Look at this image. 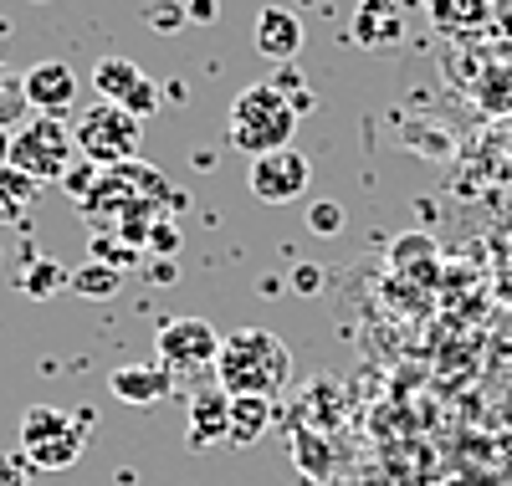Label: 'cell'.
Wrapping results in <instances>:
<instances>
[{"label":"cell","instance_id":"cell-1","mask_svg":"<svg viewBox=\"0 0 512 486\" xmlns=\"http://www.w3.org/2000/svg\"><path fill=\"white\" fill-rule=\"evenodd\" d=\"M169 195L175 190H169V180L154 164L123 159V164L98 169V185L88 190V200H82V215H88L93 231H108V236L144 251V236L159 220V210L169 205Z\"/></svg>","mask_w":512,"mask_h":486},{"label":"cell","instance_id":"cell-2","mask_svg":"<svg viewBox=\"0 0 512 486\" xmlns=\"http://www.w3.org/2000/svg\"><path fill=\"white\" fill-rule=\"evenodd\" d=\"M216 384L231 394H256V400H277L292 384V348L272 328H236L221 338V359H216Z\"/></svg>","mask_w":512,"mask_h":486},{"label":"cell","instance_id":"cell-3","mask_svg":"<svg viewBox=\"0 0 512 486\" xmlns=\"http://www.w3.org/2000/svg\"><path fill=\"white\" fill-rule=\"evenodd\" d=\"M88 430H93V415H72L62 405H31L21 415L16 440L36 471H72L88 456Z\"/></svg>","mask_w":512,"mask_h":486},{"label":"cell","instance_id":"cell-4","mask_svg":"<svg viewBox=\"0 0 512 486\" xmlns=\"http://www.w3.org/2000/svg\"><path fill=\"white\" fill-rule=\"evenodd\" d=\"M297 134V103L282 93L277 82H256L231 103V144L241 154H272L287 149Z\"/></svg>","mask_w":512,"mask_h":486},{"label":"cell","instance_id":"cell-5","mask_svg":"<svg viewBox=\"0 0 512 486\" xmlns=\"http://www.w3.org/2000/svg\"><path fill=\"white\" fill-rule=\"evenodd\" d=\"M82 159L77 149V134L67 118H52V113H31L21 128H11V164L21 174H31L36 185H52V180H67V169Z\"/></svg>","mask_w":512,"mask_h":486},{"label":"cell","instance_id":"cell-6","mask_svg":"<svg viewBox=\"0 0 512 486\" xmlns=\"http://www.w3.org/2000/svg\"><path fill=\"white\" fill-rule=\"evenodd\" d=\"M72 134H77V149L82 159H93V164H123V159H134L139 154V139H144V123L134 113H123L118 103H93L88 113H77L72 123Z\"/></svg>","mask_w":512,"mask_h":486},{"label":"cell","instance_id":"cell-7","mask_svg":"<svg viewBox=\"0 0 512 486\" xmlns=\"http://www.w3.org/2000/svg\"><path fill=\"white\" fill-rule=\"evenodd\" d=\"M246 185H251V195L262 205H292V200L308 195L313 164H308V154L297 144H287V149H272V154H256L251 169H246Z\"/></svg>","mask_w":512,"mask_h":486},{"label":"cell","instance_id":"cell-8","mask_svg":"<svg viewBox=\"0 0 512 486\" xmlns=\"http://www.w3.org/2000/svg\"><path fill=\"white\" fill-rule=\"evenodd\" d=\"M159 359L175 369V374H195V369H210L216 374V359H221V333L210 328L205 318H169L159 323Z\"/></svg>","mask_w":512,"mask_h":486},{"label":"cell","instance_id":"cell-9","mask_svg":"<svg viewBox=\"0 0 512 486\" xmlns=\"http://www.w3.org/2000/svg\"><path fill=\"white\" fill-rule=\"evenodd\" d=\"M93 87H98L103 103H118L123 113H134L139 123L159 113V82L134 57H103L93 67Z\"/></svg>","mask_w":512,"mask_h":486},{"label":"cell","instance_id":"cell-10","mask_svg":"<svg viewBox=\"0 0 512 486\" xmlns=\"http://www.w3.org/2000/svg\"><path fill=\"white\" fill-rule=\"evenodd\" d=\"M175 384H180V374L169 369L164 359H139V364H123V369L108 374V394H113L118 405H134V410L169 400Z\"/></svg>","mask_w":512,"mask_h":486},{"label":"cell","instance_id":"cell-11","mask_svg":"<svg viewBox=\"0 0 512 486\" xmlns=\"http://www.w3.org/2000/svg\"><path fill=\"white\" fill-rule=\"evenodd\" d=\"M21 77H26V103H31V113H52V118H62V113L77 103V72H72L67 62H57V57L26 67Z\"/></svg>","mask_w":512,"mask_h":486},{"label":"cell","instance_id":"cell-12","mask_svg":"<svg viewBox=\"0 0 512 486\" xmlns=\"http://www.w3.org/2000/svg\"><path fill=\"white\" fill-rule=\"evenodd\" d=\"M349 36L359 41L364 52H390V47H400V36H405L400 0H359V11H354V21H349Z\"/></svg>","mask_w":512,"mask_h":486},{"label":"cell","instance_id":"cell-13","mask_svg":"<svg viewBox=\"0 0 512 486\" xmlns=\"http://www.w3.org/2000/svg\"><path fill=\"white\" fill-rule=\"evenodd\" d=\"M251 41H256V52H262L267 62L287 67V62H297V52H303L308 31H303V21H297L292 11H282V6H267L262 16H256V31H251Z\"/></svg>","mask_w":512,"mask_h":486},{"label":"cell","instance_id":"cell-14","mask_svg":"<svg viewBox=\"0 0 512 486\" xmlns=\"http://www.w3.org/2000/svg\"><path fill=\"white\" fill-rule=\"evenodd\" d=\"M185 440H190V451H210V446H221V440H231V394L221 384L190 400Z\"/></svg>","mask_w":512,"mask_h":486},{"label":"cell","instance_id":"cell-15","mask_svg":"<svg viewBox=\"0 0 512 486\" xmlns=\"http://www.w3.org/2000/svg\"><path fill=\"white\" fill-rule=\"evenodd\" d=\"M36 205H41V185L16 164H0V226H26Z\"/></svg>","mask_w":512,"mask_h":486},{"label":"cell","instance_id":"cell-16","mask_svg":"<svg viewBox=\"0 0 512 486\" xmlns=\"http://www.w3.org/2000/svg\"><path fill=\"white\" fill-rule=\"evenodd\" d=\"M272 425V400H256V394H236L231 400V446H256Z\"/></svg>","mask_w":512,"mask_h":486},{"label":"cell","instance_id":"cell-17","mask_svg":"<svg viewBox=\"0 0 512 486\" xmlns=\"http://www.w3.org/2000/svg\"><path fill=\"white\" fill-rule=\"evenodd\" d=\"M118 287H123V272L118 267H103V261H88V267H77L67 277V292L88 297V302H108V297H118Z\"/></svg>","mask_w":512,"mask_h":486},{"label":"cell","instance_id":"cell-18","mask_svg":"<svg viewBox=\"0 0 512 486\" xmlns=\"http://www.w3.org/2000/svg\"><path fill=\"white\" fill-rule=\"evenodd\" d=\"M67 277H72V272L62 267V261H52V256H36L31 267L21 272V282H16V287H21L26 297H36V302H41V297H57V292H67Z\"/></svg>","mask_w":512,"mask_h":486},{"label":"cell","instance_id":"cell-19","mask_svg":"<svg viewBox=\"0 0 512 486\" xmlns=\"http://www.w3.org/2000/svg\"><path fill=\"white\" fill-rule=\"evenodd\" d=\"M31 118V103H26V77L0 62V128H21Z\"/></svg>","mask_w":512,"mask_h":486},{"label":"cell","instance_id":"cell-20","mask_svg":"<svg viewBox=\"0 0 512 486\" xmlns=\"http://www.w3.org/2000/svg\"><path fill=\"white\" fill-rule=\"evenodd\" d=\"M88 251H93V261H103V267H118V272H134L139 256H144L139 246H128V241H118V236H108V231H93Z\"/></svg>","mask_w":512,"mask_h":486},{"label":"cell","instance_id":"cell-21","mask_svg":"<svg viewBox=\"0 0 512 486\" xmlns=\"http://www.w3.org/2000/svg\"><path fill=\"white\" fill-rule=\"evenodd\" d=\"M482 16H487V0H436V26H446V31H461Z\"/></svg>","mask_w":512,"mask_h":486},{"label":"cell","instance_id":"cell-22","mask_svg":"<svg viewBox=\"0 0 512 486\" xmlns=\"http://www.w3.org/2000/svg\"><path fill=\"white\" fill-rule=\"evenodd\" d=\"M144 21H149L159 36H175V31H185L190 11H185V0H154V6L144 11Z\"/></svg>","mask_w":512,"mask_h":486},{"label":"cell","instance_id":"cell-23","mask_svg":"<svg viewBox=\"0 0 512 486\" xmlns=\"http://www.w3.org/2000/svg\"><path fill=\"white\" fill-rule=\"evenodd\" d=\"M308 231H313V236H344V205L313 200V205H308Z\"/></svg>","mask_w":512,"mask_h":486},{"label":"cell","instance_id":"cell-24","mask_svg":"<svg viewBox=\"0 0 512 486\" xmlns=\"http://www.w3.org/2000/svg\"><path fill=\"white\" fill-rule=\"evenodd\" d=\"M175 246H180V231H175V220H154L149 226V236H144V251L149 256H175Z\"/></svg>","mask_w":512,"mask_h":486},{"label":"cell","instance_id":"cell-25","mask_svg":"<svg viewBox=\"0 0 512 486\" xmlns=\"http://www.w3.org/2000/svg\"><path fill=\"white\" fill-rule=\"evenodd\" d=\"M292 292H297V297L323 292V267H297V272H292Z\"/></svg>","mask_w":512,"mask_h":486},{"label":"cell","instance_id":"cell-26","mask_svg":"<svg viewBox=\"0 0 512 486\" xmlns=\"http://www.w3.org/2000/svg\"><path fill=\"white\" fill-rule=\"evenodd\" d=\"M0 486H26V461L11 451H0Z\"/></svg>","mask_w":512,"mask_h":486},{"label":"cell","instance_id":"cell-27","mask_svg":"<svg viewBox=\"0 0 512 486\" xmlns=\"http://www.w3.org/2000/svg\"><path fill=\"white\" fill-rule=\"evenodd\" d=\"M185 11H190V21H200V26H210L221 11H216V0H185Z\"/></svg>","mask_w":512,"mask_h":486},{"label":"cell","instance_id":"cell-28","mask_svg":"<svg viewBox=\"0 0 512 486\" xmlns=\"http://www.w3.org/2000/svg\"><path fill=\"white\" fill-rule=\"evenodd\" d=\"M149 277H154V282H175V267H169V261H159V267H149Z\"/></svg>","mask_w":512,"mask_h":486},{"label":"cell","instance_id":"cell-29","mask_svg":"<svg viewBox=\"0 0 512 486\" xmlns=\"http://www.w3.org/2000/svg\"><path fill=\"white\" fill-rule=\"evenodd\" d=\"M0 164H11V128H0Z\"/></svg>","mask_w":512,"mask_h":486}]
</instances>
